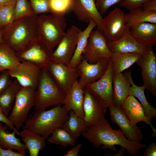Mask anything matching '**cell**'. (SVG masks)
Masks as SVG:
<instances>
[{
  "label": "cell",
  "instance_id": "60d3db41",
  "mask_svg": "<svg viewBox=\"0 0 156 156\" xmlns=\"http://www.w3.org/2000/svg\"><path fill=\"white\" fill-rule=\"evenodd\" d=\"M0 122L4 123L12 131H14L16 134L20 135V132L15 128L10 121L8 117H6L3 113L0 108Z\"/></svg>",
  "mask_w": 156,
  "mask_h": 156
},
{
  "label": "cell",
  "instance_id": "681fc988",
  "mask_svg": "<svg viewBox=\"0 0 156 156\" xmlns=\"http://www.w3.org/2000/svg\"><path fill=\"white\" fill-rule=\"evenodd\" d=\"M3 70H4L0 67V72H1V71H3Z\"/></svg>",
  "mask_w": 156,
  "mask_h": 156
},
{
  "label": "cell",
  "instance_id": "4316f807",
  "mask_svg": "<svg viewBox=\"0 0 156 156\" xmlns=\"http://www.w3.org/2000/svg\"><path fill=\"white\" fill-rule=\"evenodd\" d=\"M20 132V136L27 149L29 156H38L45 145V140L40 135L25 129Z\"/></svg>",
  "mask_w": 156,
  "mask_h": 156
},
{
  "label": "cell",
  "instance_id": "7a4b0ae2",
  "mask_svg": "<svg viewBox=\"0 0 156 156\" xmlns=\"http://www.w3.org/2000/svg\"><path fill=\"white\" fill-rule=\"evenodd\" d=\"M70 111L64 105L48 110L36 109L27 120L23 129L31 131L46 140L56 129L62 127Z\"/></svg>",
  "mask_w": 156,
  "mask_h": 156
},
{
  "label": "cell",
  "instance_id": "8d00e7d4",
  "mask_svg": "<svg viewBox=\"0 0 156 156\" xmlns=\"http://www.w3.org/2000/svg\"><path fill=\"white\" fill-rule=\"evenodd\" d=\"M72 0H51V13L64 14L69 10Z\"/></svg>",
  "mask_w": 156,
  "mask_h": 156
},
{
  "label": "cell",
  "instance_id": "e0dca14e",
  "mask_svg": "<svg viewBox=\"0 0 156 156\" xmlns=\"http://www.w3.org/2000/svg\"><path fill=\"white\" fill-rule=\"evenodd\" d=\"M136 63L140 67L143 85L152 95H156V55L152 47Z\"/></svg>",
  "mask_w": 156,
  "mask_h": 156
},
{
  "label": "cell",
  "instance_id": "603a6c76",
  "mask_svg": "<svg viewBox=\"0 0 156 156\" xmlns=\"http://www.w3.org/2000/svg\"><path fill=\"white\" fill-rule=\"evenodd\" d=\"M84 94V88L79 85L77 80L66 94L63 104L70 110L73 111L83 119Z\"/></svg>",
  "mask_w": 156,
  "mask_h": 156
},
{
  "label": "cell",
  "instance_id": "836d02e7",
  "mask_svg": "<svg viewBox=\"0 0 156 156\" xmlns=\"http://www.w3.org/2000/svg\"><path fill=\"white\" fill-rule=\"evenodd\" d=\"M35 15L27 0H16L14 8V20Z\"/></svg>",
  "mask_w": 156,
  "mask_h": 156
},
{
  "label": "cell",
  "instance_id": "ac0fdd59",
  "mask_svg": "<svg viewBox=\"0 0 156 156\" xmlns=\"http://www.w3.org/2000/svg\"><path fill=\"white\" fill-rule=\"evenodd\" d=\"M108 108L111 121L120 127L126 137L131 141L140 142L144 138L141 130L132 124L122 109L113 104Z\"/></svg>",
  "mask_w": 156,
  "mask_h": 156
},
{
  "label": "cell",
  "instance_id": "d6986e66",
  "mask_svg": "<svg viewBox=\"0 0 156 156\" xmlns=\"http://www.w3.org/2000/svg\"><path fill=\"white\" fill-rule=\"evenodd\" d=\"M130 29L127 27L124 35L118 39L107 41L108 47L112 53H134L143 55L147 52L148 47L136 41L131 34Z\"/></svg>",
  "mask_w": 156,
  "mask_h": 156
},
{
  "label": "cell",
  "instance_id": "c3c4849f",
  "mask_svg": "<svg viewBox=\"0 0 156 156\" xmlns=\"http://www.w3.org/2000/svg\"><path fill=\"white\" fill-rule=\"evenodd\" d=\"M0 29H2L1 28V21L0 15Z\"/></svg>",
  "mask_w": 156,
  "mask_h": 156
},
{
  "label": "cell",
  "instance_id": "44dd1931",
  "mask_svg": "<svg viewBox=\"0 0 156 156\" xmlns=\"http://www.w3.org/2000/svg\"><path fill=\"white\" fill-rule=\"evenodd\" d=\"M131 34L138 42L148 47L156 44V24L144 23L131 27Z\"/></svg>",
  "mask_w": 156,
  "mask_h": 156
},
{
  "label": "cell",
  "instance_id": "1f68e13d",
  "mask_svg": "<svg viewBox=\"0 0 156 156\" xmlns=\"http://www.w3.org/2000/svg\"><path fill=\"white\" fill-rule=\"evenodd\" d=\"M20 63L15 52L5 43H0V67L2 69H11Z\"/></svg>",
  "mask_w": 156,
  "mask_h": 156
},
{
  "label": "cell",
  "instance_id": "cb8c5ba5",
  "mask_svg": "<svg viewBox=\"0 0 156 156\" xmlns=\"http://www.w3.org/2000/svg\"><path fill=\"white\" fill-rule=\"evenodd\" d=\"M124 73L129 79L131 83L128 95H131L138 99L146 117L151 120L156 117V109L151 105L147 101L144 92L145 89L144 86L143 85L139 86L134 83L132 78L131 71H126Z\"/></svg>",
  "mask_w": 156,
  "mask_h": 156
},
{
  "label": "cell",
  "instance_id": "7402d4cb",
  "mask_svg": "<svg viewBox=\"0 0 156 156\" xmlns=\"http://www.w3.org/2000/svg\"><path fill=\"white\" fill-rule=\"evenodd\" d=\"M112 84L113 104L122 109L123 102L128 95L130 81L125 73H114Z\"/></svg>",
  "mask_w": 156,
  "mask_h": 156
},
{
  "label": "cell",
  "instance_id": "2e32d148",
  "mask_svg": "<svg viewBox=\"0 0 156 156\" xmlns=\"http://www.w3.org/2000/svg\"><path fill=\"white\" fill-rule=\"evenodd\" d=\"M114 73L110 59L107 69L103 75L97 81L85 87L89 90L108 108L113 103L112 78Z\"/></svg>",
  "mask_w": 156,
  "mask_h": 156
},
{
  "label": "cell",
  "instance_id": "bcb514c9",
  "mask_svg": "<svg viewBox=\"0 0 156 156\" xmlns=\"http://www.w3.org/2000/svg\"><path fill=\"white\" fill-rule=\"evenodd\" d=\"M16 0H0V7L10 5L15 3Z\"/></svg>",
  "mask_w": 156,
  "mask_h": 156
},
{
  "label": "cell",
  "instance_id": "f35d334b",
  "mask_svg": "<svg viewBox=\"0 0 156 156\" xmlns=\"http://www.w3.org/2000/svg\"><path fill=\"white\" fill-rule=\"evenodd\" d=\"M151 0H122L119 5L130 10L142 7L146 2Z\"/></svg>",
  "mask_w": 156,
  "mask_h": 156
},
{
  "label": "cell",
  "instance_id": "f546056e",
  "mask_svg": "<svg viewBox=\"0 0 156 156\" xmlns=\"http://www.w3.org/2000/svg\"><path fill=\"white\" fill-rule=\"evenodd\" d=\"M22 87L15 79L0 94V108L4 115L8 117L12 109L14 101Z\"/></svg>",
  "mask_w": 156,
  "mask_h": 156
},
{
  "label": "cell",
  "instance_id": "277c9868",
  "mask_svg": "<svg viewBox=\"0 0 156 156\" xmlns=\"http://www.w3.org/2000/svg\"><path fill=\"white\" fill-rule=\"evenodd\" d=\"M66 94L53 78L47 67L41 70L35 90L34 106L36 109H46L63 104Z\"/></svg>",
  "mask_w": 156,
  "mask_h": 156
},
{
  "label": "cell",
  "instance_id": "ffe728a7",
  "mask_svg": "<svg viewBox=\"0 0 156 156\" xmlns=\"http://www.w3.org/2000/svg\"><path fill=\"white\" fill-rule=\"evenodd\" d=\"M122 109L132 124L136 125L139 122H144L151 126L153 131L152 136H156V129L153 126L151 120L146 116L142 105L135 97L128 95Z\"/></svg>",
  "mask_w": 156,
  "mask_h": 156
},
{
  "label": "cell",
  "instance_id": "30bf717a",
  "mask_svg": "<svg viewBox=\"0 0 156 156\" xmlns=\"http://www.w3.org/2000/svg\"><path fill=\"white\" fill-rule=\"evenodd\" d=\"M108 108L87 88H84L83 119L87 127L102 122Z\"/></svg>",
  "mask_w": 156,
  "mask_h": 156
},
{
  "label": "cell",
  "instance_id": "484cf974",
  "mask_svg": "<svg viewBox=\"0 0 156 156\" xmlns=\"http://www.w3.org/2000/svg\"><path fill=\"white\" fill-rule=\"evenodd\" d=\"M8 128L6 125L3 126L2 122H0V146L5 149L15 150L23 156H25V151L27 149L25 144L16 137L14 131L8 132L7 130Z\"/></svg>",
  "mask_w": 156,
  "mask_h": 156
},
{
  "label": "cell",
  "instance_id": "83f0119b",
  "mask_svg": "<svg viewBox=\"0 0 156 156\" xmlns=\"http://www.w3.org/2000/svg\"><path fill=\"white\" fill-rule=\"evenodd\" d=\"M141 56L134 53H112L110 61L114 73H122L136 62Z\"/></svg>",
  "mask_w": 156,
  "mask_h": 156
},
{
  "label": "cell",
  "instance_id": "f1b7e54d",
  "mask_svg": "<svg viewBox=\"0 0 156 156\" xmlns=\"http://www.w3.org/2000/svg\"><path fill=\"white\" fill-rule=\"evenodd\" d=\"M125 14L126 26L130 28L139 24L149 23L156 24V11H149L140 7L130 10Z\"/></svg>",
  "mask_w": 156,
  "mask_h": 156
},
{
  "label": "cell",
  "instance_id": "4dcf8cb0",
  "mask_svg": "<svg viewBox=\"0 0 156 156\" xmlns=\"http://www.w3.org/2000/svg\"><path fill=\"white\" fill-rule=\"evenodd\" d=\"M68 114L62 127L76 141L85 131L87 127L83 119L79 117L73 111L70 110Z\"/></svg>",
  "mask_w": 156,
  "mask_h": 156
},
{
  "label": "cell",
  "instance_id": "ab89813d",
  "mask_svg": "<svg viewBox=\"0 0 156 156\" xmlns=\"http://www.w3.org/2000/svg\"><path fill=\"white\" fill-rule=\"evenodd\" d=\"M8 70H4L0 74V94L9 86L12 81Z\"/></svg>",
  "mask_w": 156,
  "mask_h": 156
},
{
  "label": "cell",
  "instance_id": "ba28073f",
  "mask_svg": "<svg viewBox=\"0 0 156 156\" xmlns=\"http://www.w3.org/2000/svg\"><path fill=\"white\" fill-rule=\"evenodd\" d=\"M53 51L38 38L16 53L21 62H29L42 69L46 67L51 61V57Z\"/></svg>",
  "mask_w": 156,
  "mask_h": 156
},
{
  "label": "cell",
  "instance_id": "ee69618b",
  "mask_svg": "<svg viewBox=\"0 0 156 156\" xmlns=\"http://www.w3.org/2000/svg\"><path fill=\"white\" fill-rule=\"evenodd\" d=\"M142 8L147 11H156V0H151L146 2L143 5Z\"/></svg>",
  "mask_w": 156,
  "mask_h": 156
},
{
  "label": "cell",
  "instance_id": "b9f144b4",
  "mask_svg": "<svg viewBox=\"0 0 156 156\" xmlns=\"http://www.w3.org/2000/svg\"><path fill=\"white\" fill-rule=\"evenodd\" d=\"M144 156H156V143L153 142L150 144L144 152Z\"/></svg>",
  "mask_w": 156,
  "mask_h": 156
},
{
  "label": "cell",
  "instance_id": "9c48e42d",
  "mask_svg": "<svg viewBox=\"0 0 156 156\" xmlns=\"http://www.w3.org/2000/svg\"><path fill=\"white\" fill-rule=\"evenodd\" d=\"M81 30L74 25L66 32L51 55V61L68 65L75 52Z\"/></svg>",
  "mask_w": 156,
  "mask_h": 156
},
{
  "label": "cell",
  "instance_id": "3957f363",
  "mask_svg": "<svg viewBox=\"0 0 156 156\" xmlns=\"http://www.w3.org/2000/svg\"><path fill=\"white\" fill-rule=\"evenodd\" d=\"M37 15L15 20L3 29L4 42L15 52L37 39Z\"/></svg>",
  "mask_w": 156,
  "mask_h": 156
},
{
  "label": "cell",
  "instance_id": "9a60e30c",
  "mask_svg": "<svg viewBox=\"0 0 156 156\" xmlns=\"http://www.w3.org/2000/svg\"><path fill=\"white\" fill-rule=\"evenodd\" d=\"M70 10L79 21L89 23L94 20L97 29L103 31V18L96 7L94 0H72Z\"/></svg>",
  "mask_w": 156,
  "mask_h": 156
},
{
  "label": "cell",
  "instance_id": "d4e9b609",
  "mask_svg": "<svg viewBox=\"0 0 156 156\" xmlns=\"http://www.w3.org/2000/svg\"><path fill=\"white\" fill-rule=\"evenodd\" d=\"M96 24L94 20H91L86 27L83 31L81 30L79 35L76 48L73 55L68 66L76 67L83 58V53L86 46L89 36Z\"/></svg>",
  "mask_w": 156,
  "mask_h": 156
},
{
  "label": "cell",
  "instance_id": "5b68a950",
  "mask_svg": "<svg viewBox=\"0 0 156 156\" xmlns=\"http://www.w3.org/2000/svg\"><path fill=\"white\" fill-rule=\"evenodd\" d=\"M67 25L64 14H40L37 20L38 38L53 51L65 35Z\"/></svg>",
  "mask_w": 156,
  "mask_h": 156
},
{
  "label": "cell",
  "instance_id": "6da1fadb",
  "mask_svg": "<svg viewBox=\"0 0 156 156\" xmlns=\"http://www.w3.org/2000/svg\"><path fill=\"white\" fill-rule=\"evenodd\" d=\"M96 148L102 145L104 149L116 151L115 145L126 149L131 155L137 156L140 151L146 146L140 142L131 141L125 136L120 129H113L105 118L101 122L87 127L81 134Z\"/></svg>",
  "mask_w": 156,
  "mask_h": 156
},
{
  "label": "cell",
  "instance_id": "7bdbcfd3",
  "mask_svg": "<svg viewBox=\"0 0 156 156\" xmlns=\"http://www.w3.org/2000/svg\"><path fill=\"white\" fill-rule=\"evenodd\" d=\"M0 156H23V155L18 152H16L12 150L4 149L0 146Z\"/></svg>",
  "mask_w": 156,
  "mask_h": 156
},
{
  "label": "cell",
  "instance_id": "5bb4252c",
  "mask_svg": "<svg viewBox=\"0 0 156 156\" xmlns=\"http://www.w3.org/2000/svg\"><path fill=\"white\" fill-rule=\"evenodd\" d=\"M47 68L55 81L66 94L79 75L76 67L51 61Z\"/></svg>",
  "mask_w": 156,
  "mask_h": 156
},
{
  "label": "cell",
  "instance_id": "52a82bcc",
  "mask_svg": "<svg viewBox=\"0 0 156 156\" xmlns=\"http://www.w3.org/2000/svg\"><path fill=\"white\" fill-rule=\"evenodd\" d=\"M108 40L103 31L92 30L88 38L83 53V58L91 64L96 63L103 58L110 59L112 53L107 45Z\"/></svg>",
  "mask_w": 156,
  "mask_h": 156
},
{
  "label": "cell",
  "instance_id": "8992f818",
  "mask_svg": "<svg viewBox=\"0 0 156 156\" xmlns=\"http://www.w3.org/2000/svg\"><path fill=\"white\" fill-rule=\"evenodd\" d=\"M35 90L21 87L8 118L18 131L27 120L28 113L34 106Z\"/></svg>",
  "mask_w": 156,
  "mask_h": 156
},
{
  "label": "cell",
  "instance_id": "7c38bea8",
  "mask_svg": "<svg viewBox=\"0 0 156 156\" xmlns=\"http://www.w3.org/2000/svg\"><path fill=\"white\" fill-rule=\"evenodd\" d=\"M102 27L108 41H113L120 38L127 28L125 14L122 10L115 8L103 18Z\"/></svg>",
  "mask_w": 156,
  "mask_h": 156
},
{
  "label": "cell",
  "instance_id": "7dc6e473",
  "mask_svg": "<svg viewBox=\"0 0 156 156\" xmlns=\"http://www.w3.org/2000/svg\"><path fill=\"white\" fill-rule=\"evenodd\" d=\"M3 29H0V43H4L3 39Z\"/></svg>",
  "mask_w": 156,
  "mask_h": 156
},
{
  "label": "cell",
  "instance_id": "e575fe53",
  "mask_svg": "<svg viewBox=\"0 0 156 156\" xmlns=\"http://www.w3.org/2000/svg\"><path fill=\"white\" fill-rule=\"evenodd\" d=\"M15 3L0 7V15L2 29L7 25L12 23L14 20Z\"/></svg>",
  "mask_w": 156,
  "mask_h": 156
},
{
  "label": "cell",
  "instance_id": "4fadbf2b",
  "mask_svg": "<svg viewBox=\"0 0 156 156\" xmlns=\"http://www.w3.org/2000/svg\"><path fill=\"white\" fill-rule=\"evenodd\" d=\"M110 59L103 58L96 63L91 64L82 58L76 67L80 77L78 80L79 85L84 88L101 78L106 71Z\"/></svg>",
  "mask_w": 156,
  "mask_h": 156
},
{
  "label": "cell",
  "instance_id": "d6a6232c",
  "mask_svg": "<svg viewBox=\"0 0 156 156\" xmlns=\"http://www.w3.org/2000/svg\"><path fill=\"white\" fill-rule=\"evenodd\" d=\"M51 135L48 141L51 143L68 146L74 145L76 142L70 135L62 127L56 129Z\"/></svg>",
  "mask_w": 156,
  "mask_h": 156
},
{
  "label": "cell",
  "instance_id": "f6af8a7d",
  "mask_svg": "<svg viewBox=\"0 0 156 156\" xmlns=\"http://www.w3.org/2000/svg\"><path fill=\"white\" fill-rule=\"evenodd\" d=\"M81 146V145L79 144L75 147L68 151L64 156H77L78 151Z\"/></svg>",
  "mask_w": 156,
  "mask_h": 156
},
{
  "label": "cell",
  "instance_id": "d590c367",
  "mask_svg": "<svg viewBox=\"0 0 156 156\" xmlns=\"http://www.w3.org/2000/svg\"><path fill=\"white\" fill-rule=\"evenodd\" d=\"M35 15L51 13V0H29Z\"/></svg>",
  "mask_w": 156,
  "mask_h": 156
},
{
  "label": "cell",
  "instance_id": "8fae6325",
  "mask_svg": "<svg viewBox=\"0 0 156 156\" xmlns=\"http://www.w3.org/2000/svg\"><path fill=\"white\" fill-rule=\"evenodd\" d=\"M41 70L31 62L23 61L16 67L8 70L10 77L16 79L22 87L36 90Z\"/></svg>",
  "mask_w": 156,
  "mask_h": 156
},
{
  "label": "cell",
  "instance_id": "74e56055",
  "mask_svg": "<svg viewBox=\"0 0 156 156\" xmlns=\"http://www.w3.org/2000/svg\"><path fill=\"white\" fill-rule=\"evenodd\" d=\"M122 0H95V3L101 15L105 14L107 10L113 5L118 4Z\"/></svg>",
  "mask_w": 156,
  "mask_h": 156
}]
</instances>
